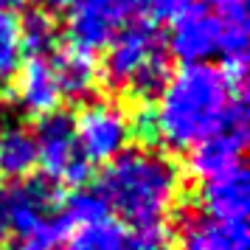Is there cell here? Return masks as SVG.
Instances as JSON below:
<instances>
[{
    "label": "cell",
    "instance_id": "cell-18",
    "mask_svg": "<svg viewBox=\"0 0 250 250\" xmlns=\"http://www.w3.org/2000/svg\"><path fill=\"white\" fill-rule=\"evenodd\" d=\"M62 216H65L68 225L79 228V225H87V222H96V219L107 216V208H104L102 197L96 191H76L62 203Z\"/></svg>",
    "mask_w": 250,
    "mask_h": 250
},
{
    "label": "cell",
    "instance_id": "cell-12",
    "mask_svg": "<svg viewBox=\"0 0 250 250\" xmlns=\"http://www.w3.org/2000/svg\"><path fill=\"white\" fill-rule=\"evenodd\" d=\"M51 68H54L62 99H70V102L90 99V93L99 84V65L84 48H57V54L51 57Z\"/></svg>",
    "mask_w": 250,
    "mask_h": 250
},
{
    "label": "cell",
    "instance_id": "cell-9",
    "mask_svg": "<svg viewBox=\"0 0 250 250\" xmlns=\"http://www.w3.org/2000/svg\"><path fill=\"white\" fill-rule=\"evenodd\" d=\"M177 245L180 250H248V219H216L205 211L183 214Z\"/></svg>",
    "mask_w": 250,
    "mask_h": 250
},
{
    "label": "cell",
    "instance_id": "cell-6",
    "mask_svg": "<svg viewBox=\"0 0 250 250\" xmlns=\"http://www.w3.org/2000/svg\"><path fill=\"white\" fill-rule=\"evenodd\" d=\"M76 141L87 163H110L126 149L132 138V121L121 104L90 102L73 121Z\"/></svg>",
    "mask_w": 250,
    "mask_h": 250
},
{
    "label": "cell",
    "instance_id": "cell-8",
    "mask_svg": "<svg viewBox=\"0 0 250 250\" xmlns=\"http://www.w3.org/2000/svg\"><path fill=\"white\" fill-rule=\"evenodd\" d=\"M219 42H222V31L216 12L197 3L171 20L166 48L169 57H177L183 65H200L219 54Z\"/></svg>",
    "mask_w": 250,
    "mask_h": 250
},
{
    "label": "cell",
    "instance_id": "cell-2",
    "mask_svg": "<svg viewBox=\"0 0 250 250\" xmlns=\"http://www.w3.org/2000/svg\"><path fill=\"white\" fill-rule=\"evenodd\" d=\"M183 177L171 158L158 149L132 146L104 166L96 194L138 236L158 239L180 200Z\"/></svg>",
    "mask_w": 250,
    "mask_h": 250
},
{
    "label": "cell",
    "instance_id": "cell-1",
    "mask_svg": "<svg viewBox=\"0 0 250 250\" xmlns=\"http://www.w3.org/2000/svg\"><path fill=\"white\" fill-rule=\"evenodd\" d=\"M141 129L174 152H191L225 129H248L245 82L211 62L183 65L163 82Z\"/></svg>",
    "mask_w": 250,
    "mask_h": 250
},
{
    "label": "cell",
    "instance_id": "cell-3",
    "mask_svg": "<svg viewBox=\"0 0 250 250\" xmlns=\"http://www.w3.org/2000/svg\"><path fill=\"white\" fill-rule=\"evenodd\" d=\"M104 48L99 73L113 90L144 99L158 93L169 79V48L158 25L149 20L126 23Z\"/></svg>",
    "mask_w": 250,
    "mask_h": 250
},
{
    "label": "cell",
    "instance_id": "cell-24",
    "mask_svg": "<svg viewBox=\"0 0 250 250\" xmlns=\"http://www.w3.org/2000/svg\"><path fill=\"white\" fill-rule=\"evenodd\" d=\"M0 110H3V93H0Z\"/></svg>",
    "mask_w": 250,
    "mask_h": 250
},
{
    "label": "cell",
    "instance_id": "cell-15",
    "mask_svg": "<svg viewBox=\"0 0 250 250\" xmlns=\"http://www.w3.org/2000/svg\"><path fill=\"white\" fill-rule=\"evenodd\" d=\"M37 166L34 132L25 126H6L0 132V174L25 180Z\"/></svg>",
    "mask_w": 250,
    "mask_h": 250
},
{
    "label": "cell",
    "instance_id": "cell-22",
    "mask_svg": "<svg viewBox=\"0 0 250 250\" xmlns=\"http://www.w3.org/2000/svg\"><path fill=\"white\" fill-rule=\"evenodd\" d=\"M20 6V0H0V12H14Z\"/></svg>",
    "mask_w": 250,
    "mask_h": 250
},
{
    "label": "cell",
    "instance_id": "cell-19",
    "mask_svg": "<svg viewBox=\"0 0 250 250\" xmlns=\"http://www.w3.org/2000/svg\"><path fill=\"white\" fill-rule=\"evenodd\" d=\"M197 3H200V0H132L135 9H144L146 14L160 17V20H174L177 14L188 12Z\"/></svg>",
    "mask_w": 250,
    "mask_h": 250
},
{
    "label": "cell",
    "instance_id": "cell-11",
    "mask_svg": "<svg viewBox=\"0 0 250 250\" xmlns=\"http://www.w3.org/2000/svg\"><path fill=\"white\" fill-rule=\"evenodd\" d=\"M203 211L216 219H248L250 183L242 163L203 180Z\"/></svg>",
    "mask_w": 250,
    "mask_h": 250
},
{
    "label": "cell",
    "instance_id": "cell-21",
    "mask_svg": "<svg viewBox=\"0 0 250 250\" xmlns=\"http://www.w3.org/2000/svg\"><path fill=\"white\" fill-rule=\"evenodd\" d=\"M6 233H9V225H6V211H3V203H0V245L6 242Z\"/></svg>",
    "mask_w": 250,
    "mask_h": 250
},
{
    "label": "cell",
    "instance_id": "cell-25",
    "mask_svg": "<svg viewBox=\"0 0 250 250\" xmlns=\"http://www.w3.org/2000/svg\"><path fill=\"white\" fill-rule=\"evenodd\" d=\"M45 3H48V0H45Z\"/></svg>",
    "mask_w": 250,
    "mask_h": 250
},
{
    "label": "cell",
    "instance_id": "cell-23",
    "mask_svg": "<svg viewBox=\"0 0 250 250\" xmlns=\"http://www.w3.org/2000/svg\"><path fill=\"white\" fill-rule=\"evenodd\" d=\"M17 250H51V248H17Z\"/></svg>",
    "mask_w": 250,
    "mask_h": 250
},
{
    "label": "cell",
    "instance_id": "cell-10",
    "mask_svg": "<svg viewBox=\"0 0 250 250\" xmlns=\"http://www.w3.org/2000/svg\"><path fill=\"white\" fill-rule=\"evenodd\" d=\"M14 102L20 104V110L28 115H51L62 104L57 76L51 68V59L40 57H25L20 70L14 73Z\"/></svg>",
    "mask_w": 250,
    "mask_h": 250
},
{
    "label": "cell",
    "instance_id": "cell-20",
    "mask_svg": "<svg viewBox=\"0 0 250 250\" xmlns=\"http://www.w3.org/2000/svg\"><path fill=\"white\" fill-rule=\"evenodd\" d=\"M138 250H166V248H163L160 242H155V239H141Z\"/></svg>",
    "mask_w": 250,
    "mask_h": 250
},
{
    "label": "cell",
    "instance_id": "cell-14",
    "mask_svg": "<svg viewBox=\"0 0 250 250\" xmlns=\"http://www.w3.org/2000/svg\"><path fill=\"white\" fill-rule=\"evenodd\" d=\"M138 245L141 239L132 236L121 222L102 216L96 222L76 228L65 250H138Z\"/></svg>",
    "mask_w": 250,
    "mask_h": 250
},
{
    "label": "cell",
    "instance_id": "cell-7",
    "mask_svg": "<svg viewBox=\"0 0 250 250\" xmlns=\"http://www.w3.org/2000/svg\"><path fill=\"white\" fill-rule=\"evenodd\" d=\"M132 0H65L70 45L96 51L113 40L132 14Z\"/></svg>",
    "mask_w": 250,
    "mask_h": 250
},
{
    "label": "cell",
    "instance_id": "cell-16",
    "mask_svg": "<svg viewBox=\"0 0 250 250\" xmlns=\"http://www.w3.org/2000/svg\"><path fill=\"white\" fill-rule=\"evenodd\" d=\"M20 40H23L25 57L51 59L59 48L57 20L48 12H28L20 20Z\"/></svg>",
    "mask_w": 250,
    "mask_h": 250
},
{
    "label": "cell",
    "instance_id": "cell-5",
    "mask_svg": "<svg viewBox=\"0 0 250 250\" xmlns=\"http://www.w3.org/2000/svg\"><path fill=\"white\" fill-rule=\"evenodd\" d=\"M37 166H42L48 180L62 186H79L90 177V163L84 160L76 141L73 118L65 113L42 115L34 132Z\"/></svg>",
    "mask_w": 250,
    "mask_h": 250
},
{
    "label": "cell",
    "instance_id": "cell-4",
    "mask_svg": "<svg viewBox=\"0 0 250 250\" xmlns=\"http://www.w3.org/2000/svg\"><path fill=\"white\" fill-rule=\"evenodd\" d=\"M6 225L17 233L20 248L57 250L68 222L62 216V200L45 180H20L3 200Z\"/></svg>",
    "mask_w": 250,
    "mask_h": 250
},
{
    "label": "cell",
    "instance_id": "cell-17",
    "mask_svg": "<svg viewBox=\"0 0 250 250\" xmlns=\"http://www.w3.org/2000/svg\"><path fill=\"white\" fill-rule=\"evenodd\" d=\"M25 59L20 40V17L14 12H0V79H14Z\"/></svg>",
    "mask_w": 250,
    "mask_h": 250
},
{
    "label": "cell",
    "instance_id": "cell-13",
    "mask_svg": "<svg viewBox=\"0 0 250 250\" xmlns=\"http://www.w3.org/2000/svg\"><path fill=\"white\" fill-rule=\"evenodd\" d=\"M248 144V129H225L219 135L205 138L203 144L188 152V169L205 180V177H214L219 171L230 169L242 163V152Z\"/></svg>",
    "mask_w": 250,
    "mask_h": 250
}]
</instances>
